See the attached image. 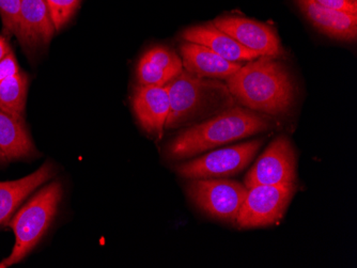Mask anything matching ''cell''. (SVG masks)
Masks as SVG:
<instances>
[{
  "instance_id": "d4e9b609",
  "label": "cell",
  "mask_w": 357,
  "mask_h": 268,
  "mask_svg": "<svg viewBox=\"0 0 357 268\" xmlns=\"http://www.w3.org/2000/svg\"><path fill=\"white\" fill-rule=\"evenodd\" d=\"M0 268H6L5 265L3 264V262H0Z\"/></svg>"
},
{
  "instance_id": "cb8c5ba5",
  "label": "cell",
  "mask_w": 357,
  "mask_h": 268,
  "mask_svg": "<svg viewBox=\"0 0 357 268\" xmlns=\"http://www.w3.org/2000/svg\"><path fill=\"white\" fill-rule=\"evenodd\" d=\"M5 161H7V159H6L5 156H3V154L0 151V164L5 163Z\"/></svg>"
},
{
  "instance_id": "52a82bcc",
  "label": "cell",
  "mask_w": 357,
  "mask_h": 268,
  "mask_svg": "<svg viewBox=\"0 0 357 268\" xmlns=\"http://www.w3.org/2000/svg\"><path fill=\"white\" fill-rule=\"evenodd\" d=\"M296 185H258L250 188L236 223L241 229L268 227L284 217Z\"/></svg>"
},
{
  "instance_id": "2e32d148",
  "label": "cell",
  "mask_w": 357,
  "mask_h": 268,
  "mask_svg": "<svg viewBox=\"0 0 357 268\" xmlns=\"http://www.w3.org/2000/svg\"><path fill=\"white\" fill-rule=\"evenodd\" d=\"M180 56L172 49L156 46L142 56L137 67L139 86L168 85L183 71Z\"/></svg>"
},
{
  "instance_id": "8992f818",
  "label": "cell",
  "mask_w": 357,
  "mask_h": 268,
  "mask_svg": "<svg viewBox=\"0 0 357 268\" xmlns=\"http://www.w3.org/2000/svg\"><path fill=\"white\" fill-rule=\"evenodd\" d=\"M262 145V140L224 148L176 167L178 175L188 180L212 179L238 175L245 169Z\"/></svg>"
},
{
  "instance_id": "3957f363",
  "label": "cell",
  "mask_w": 357,
  "mask_h": 268,
  "mask_svg": "<svg viewBox=\"0 0 357 268\" xmlns=\"http://www.w3.org/2000/svg\"><path fill=\"white\" fill-rule=\"evenodd\" d=\"M170 110L165 129L204 121L234 106V97L220 79L198 77L183 70L168 84Z\"/></svg>"
},
{
  "instance_id": "4fadbf2b",
  "label": "cell",
  "mask_w": 357,
  "mask_h": 268,
  "mask_svg": "<svg viewBox=\"0 0 357 268\" xmlns=\"http://www.w3.org/2000/svg\"><path fill=\"white\" fill-rule=\"evenodd\" d=\"M183 69L198 77L226 79L236 73L243 63L228 61L200 44L184 42L180 47Z\"/></svg>"
},
{
  "instance_id": "603a6c76",
  "label": "cell",
  "mask_w": 357,
  "mask_h": 268,
  "mask_svg": "<svg viewBox=\"0 0 357 268\" xmlns=\"http://www.w3.org/2000/svg\"><path fill=\"white\" fill-rule=\"evenodd\" d=\"M11 52V47H10L9 42H8V38H6L3 35H0V61Z\"/></svg>"
},
{
  "instance_id": "ba28073f",
  "label": "cell",
  "mask_w": 357,
  "mask_h": 268,
  "mask_svg": "<svg viewBox=\"0 0 357 268\" xmlns=\"http://www.w3.org/2000/svg\"><path fill=\"white\" fill-rule=\"evenodd\" d=\"M296 156L286 136H280L259 156L248 172L244 185L248 189L258 185H296Z\"/></svg>"
},
{
  "instance_id": "8fae6325",
  "label": "cell",
  "mask_w": 357,
  "mask_h": 268,
  "mask_svg": "<svg viewBox=\"0 0 357 268\" xmlns=\"http://www.w3.org/2000/svg\"><path fill=\"white\" fill-rule=\"evenodd\" d=\"M55 31L45 0H22L15 36L24 49L33 51L47 45Z\"/></svg>"
},
{
  "instance_id": "e0dca14e",
  "label": "cell",
  "mask_w": 357,
  "mask_h": 268,
  "mask_svg": "<svg viewBox=\"0 0 357 268\" xmlns=\"http://www.w3.org/2000/svg\"><path fill=\"white\" fill-rule=\"evenodd\" d=\"M0 151L7 161L36 154L25 119L14 117L3 110H0Z\"/></svg>"
},
{
  "instance_id": "277c9868",
  "label": "cell",
  "mask_w": 357,
  "mask_h": 268,
  "mask_svg": "<svg viewBox=\"0 0 357 268\" xmlns=\"http://www.w3.org/2000/svg\"><path fill=\"white\" fill-rule=\"evenodd\" d=\"M62 185L53 182L38 191L27 203L12 216L8 225L13 230L15 243L5 267L20 263L39 244L58 212L61 202Z\"/></svg>"
},
{
  "instance_id": "7402d4cb",
  "label": "cell",
  "mask_w": 357,
  "mask_h": 268,
  "mask_svg": "<svg viewBox=\"0 0 357 268\" xmlns=\"http://www.w3.org/2000/svg\"><path fill=\"white\" fill-rule=\"evenodd\" d=\"M20 71L21 70H20L17 60L13 52L11 51L0 61V83L19 73Z\"/></svg>"
},
{
  "instance_id": "44dd1931",
  "label": "cell",
  "mask_w": 357,
  "mask_h": 268,
  "mask_svg": "<svg viewBox=\"0 0 357 268\" xmlns=\"http://www.w3.org/2000/svg\"><path fill=\"white\" fill-rule=\"evenodd\" d=\"M316 1L328 9L357 15V0H316Z\"/></svg>"
},
{
  "instance_id": "7a4b0ae2",
  "label": "cell",
  "mask_w": 357,
  "mask_h": 268,
  "mask_svg": "<svg viewBox=\"0 0 357 268\" xmlns=\"http://www.w3.org/2000/svg\"><path fill=\"white\" fill-rule=\"evenodd\" d=\"M272 125L270 116L234 105L181 132L168 145L167 155L172 159H188L232 141L264 133Z\"/></svg>"
},
{
  "instance_id": "5b68a950",
  "label": "cell",
  "mask_w": 357,
  "mask_h": 268,
  "mask_svg": "<svg viewBox=\"0 0 357 268\" xmlns=\"http://www.w3.org/2000/svg\"><path fill=\"white\" fill-rule=\"evenodd\" d=\"M248 189L231 180L195 179L188 194L196 207L216 219L236 223Z\"/></svg>"
},
{
  "instance_id": "9c48e42d",
  "label": "cell",
  "mask_w": 357,
  "mask_h": 268,
  "mask_svg": "<svg viewBox=\"0 0 357 268\" xmlns=\"http://www.w3.org/2000/svg\"><path fill=\"white\" fill-rule=\"evenodd\" d=\"M212 23L241 45L260 56L278 58L284 55L280 37L271 26L241 17H222Z\"/></svg>"
},
{
  "instance_id": "6da1fadb",
  "label": "cell",
  "mask_w": 357,
  "mask_h": 268,
  "mask_svg": "<svg viewBox=\"0 0 357 268\" xmlns=\"http://www.w3.org/2000/svg\"><path fill=\"white\" fill-rule=\"evenodd\" d=\"M226 85L242 107L264 115H286L294 105V81L275 58L260 56L250 60L226 78Z\"/></svg>"
},
{
  "instance_id": "d6986e66",
  "label": "cell",
  "mask_w": 357,
  "mask_h": 268,
  "mask_svg": "<svg viewBox=\"0 0 357 268\" xmlns=\"http://www.w3.org/2000/svg\"><path fill=\"white\" fill-rule=\"evenodd\" d=\"M56 30H60L73 17L80 0H45Z\"/></svg>"
},
{
  "instance_id": "ac0fdd59",
  "label": "cell",
  "mask_w": 357,
  "mask_h": 268,
  "mask_svg": "<svg viewBox=\"0 0 357 268\" xmlns=\"http://www.w3.org/2000/svg\"><path fill=\"white\" fill-rule=\"evenodd\" d=\"M28 75L20 71L0 83V110L14 117L25 119L27 101Z\"/></svg>"
},
{
  "instance_id": "5bb4252c",
  "label": "cell",
  "mask_w": 357,
  "mask_h": 268,
  "mask_svg": "<svg viewBox=\"0 0 357 268\" xmlns=\"http://www.w3.org/2000/svg\"><path fill=\"white\" fill-rule=\"evenodd\" d=\"M54 175L55 167L46 161L27 177L15 181L0 182V226L7 225L20 205Z\"/></svg>"
},
{
  "instance_id": "ffe728a7",
  "label": "cell",
  "mask_w": 357,
  "mask_h": 268,
  "mask_svg": "<svg viewBox=\"0 0 357 268\" xmlns=\"http://www.w3.org/2000/svg\"><path fill=\"white\" fill-rule=\"evenodd\" d=\"M21 1L22 0H0V15L3 21V33L6 38L15 36Z\"/></svg>"
},
{
  "instance_id": "9a60e30c",
  "label": "cell",
  "mask_w": 357,
  "mask_h": 268,
  "mask_svg": "<svg viewBox=\"0 0 357 268\" xmlns=\"http://www.w3.org/2000/svg\"><path fill=\"white\" fill-rule=\"evenodd\" d=\"M182 38L186 42L206 46L228 61L243 63L260 57L256 52L246 49L230 36L222 33L213 23L188 28L182 33Z\"/></svg>"
},
{
  "instance_id": "7c38bea8",
  "label": "cell",
  "mask_w": 357,
  "mask_h": 268,
  "mask_svg": "<svg viewBox=\"0 0 357 268\" xmlns=\"http://www.w3.org/2000/svg\"><path fill=\"white\" fill-rule=\"evenodd\" d=\"M304 17L323 35L339 41L352 42L357 37V15L323 7L316 0H294Z\"/></svg>"
},
{
  "instance_id": "30bf717a",
  "label": "cell",
  "mask_w": 357,
  "mask_h": 268,
  "mask_svg": "<svg viewBox=\"0 0 357 268\" xmlns=\"http://www.w3.org/2000/svg\"><path fill=\"white\" fill-rule=\"evenodd\" d=\"M133 109L142 129L156 140L162 139L170 110L167 86H139L136 88Z\"/></svg>"
}]
</instances>
